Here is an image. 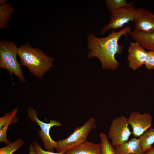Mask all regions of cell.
<instances>
[{
    "label": "cell",
    "instance_id": "cell-1",
    "mask_svg": "<svg viewBox=\"0 0 154 154\" xmlns=\"http://www.w3.org/2000/svg\"><path fill=\"white\" fill-rule=\"evenodd\" d=\"M131 31V27L127 26L117 31L113 30L104 37H98L93 33L88 35L87 47L90 51L88 54V58H98L103 69H117L119 64L116 59L115 55L121 54L123 49V46L118 43V40L121 36H126Z\"/></svg>",
    "mask_w": 154,
    "mask_h": 154
},
{
    "label": "cell",
    "instance_id": "cell-2",
    "mask_svg": "<svg viewBox=\"0 0 154 154\" xmlns=\"http://www.w3.org/2000/svg\"><path fill=\"white\" fill-rule=\"evenodd\" d=\"M18 55L20 64L27 67L31 74L38 78H42L53 66V58L41 49L32 47L27 42L19 48Z\"/></svg>",
    "mask_w": 154,
    "mask_h": 154
},
{
    "label": "cell",
    "instance_id": "cell-3",
    "mask_svg": "<svg viewBox=\"0 0 154 154\" xmlns=\"http://www.w3.org/2000/svg\"><path fill=\"white\" fill-rule=\"evenodd\" d=\"M18 49L14 42L0 41V68L7 70L11 76L15 75L21 82L26 83L20 66L21 64L17 60Z\"/></svg>",
    "mask_w": 154,
    "mask_h": 154
},
{
    "label": "cell",
    "instance_id": "cell-4",
    "mask_svg": "<svg viewBox=\"0 0 154 154\" xmlns=\"http://www.w3.org/2000/svg\"><path fill=\"white\" fill-rule=\"evenodd\" d=\"M97 127L95 118H89L82 126L75 129L67 138L58 141L56 151L65 153L83 143L87 141L90 132Z\"/></svg>",
    "mask_w": 154,
    "mask_h": 154
},
{
    "label": "cell",
    "instance_id": "cell-5",
    "mask_svg": "<svg viewBox=\"0 0 154 154\" xmlns=\"http://www.w3.org/2000/svg\"><path fill=\"white\" fill-rule=\"evenodd\" d=\"M28 116L30 120L37 124L40 127L41 130H38V135L43 142L44 147L47 151L54 152V149L57 148V141L53 140L50 137V131L54 126H61L62 123L54 120H50L48 123H45L39 119L36 112L32 108L28 107Z\"/></svg>",
    "mask_w": 154,
    "mask_h": 154
},
{
    "label": "cell",
    "instance_id": "cell-6",
    "mask_svg": "<svg viewBox=\"0 0 154 154\" xmlns=\"http://www.w3.org/2000/svg\"><path fill=\"white\" fill-rule=\"evenodd\" d=\"M127 118L121 116L113 119L109 127L108 137L116 148L128 141L131 132L129 127Z\"/></svg>",
    "mask_w": 154,
    "mask_h": 154
},
{
    "label": "cell",
    "instance_id": "cell-7",
    "mask_svg": "<svg viewBox=\"0 0 154 154\" xmlns=\"http://www.w3.org/2000/svg\"><path fill=\"white\" fill-rule=\"evenodd\" d=\"M132 4L114 10L111 13L110 20L101 30L103 35L108 30L112 29L115 31L122 27L125 24L133 22L137 9Z\"/></svg>",
    "mask_w": 154,
    "mask_h": 154
},
{
    "label": "cell",
    "instance_id": "cell-8",
    "mask_svg": "<svg viewBox=\"0 0 154 154\" xmlns=\"http://www.w3.org/2000/svg\"><path fill=\"white\" fill-rule=\"evenodd\" d=\"M152 117L149 114H141L137 112L131 113L128 122L132 129V133L135 137H140L151 125Z\"/></svg>",
    "mask_w": 154,
    "mask_h": 154
},
{
    "label": "cell",
    "instance_id": "cell-9",
    "mask_svg": "<svg viewBox=\"0 0 154 154\" xmlns=\"http://www.w3.org/2000/svg\"><path fill=\"white\" fill-rule=\"evenodd\" d=\"M133 22L135 30L147 33L154 32V15L148 10L137 9Z\"/></svg>",
    "mask_w": 154,
    "mask_h": 154
},
{
    "label": "cell",
    "instance_id": "cell-10",
    "mask_svg": "<svg viewBox=\"0 0 154 154\" xmlns=\"http://www.w3.org/2000/svg\"><path fill=\"white\" fill-rule=\"evenodd\" d=\"M127 51V59L130 68L135 70L145 64L148 52L138 42H131Z\"/></svg>",
    "mask_w": 154,
    "mask_h": 154
},
{
    "label": "cell",
    "instance_id": "cell-11",
    "mask_svg": "<svg viewBox=\"0 0 154 154\" xmlns=\"http://www.w3.org/2000/svg\"><path fill=\"white\" fill-rule=\"evenodd\" d=\"M65 154H102L101 144L87 140L66 152Z\"/></svg>",
    "mask_w": 154,
    "mask_h": 154
},
{
    "label": "cell",
    "instance_id": "cell-12",
    "mask_svg": "<svg viewBox=\"0 0 154 154\" xmlns=\"http://www.w3.org/2000/svg\"><path fill=\"white\" fill-rule=\"evenodd\" d=\"M117 154H143L139 138L134 137L115 148Z\"/></svg>",
    "mask_w": 154,
    "mask_h": 154
},
{
    "label": "cell",
    "instance_id": "cell-13",
    "mask_svg": "<svg viewBox=\"0 0 154 154\" xmlns=\"http://www.w3.org/2000/svg\"><path fill=\"white\" fill-rule=\"evenodd\" d=\"M129 35L144 48L154 50V32L147 33L134 30Z\"/></svg>",
    "mask_w": 154,
    "mask_h": 154
},
{
    "label": "cell",
    "instance_id": "cell-14",
    "mask_svg": "<svg viewBox=\"0 0 154 154\" xmlns=\"http://www.w3.org/2000/svg\"><path fill=\"white\" fill-rule=\"evenodd\" d=\"M6 0H0V29H6L15 10Z\"/></svg>",
    "mask_w": 154,
    "mask_h": 154
},
{
    "label": "cell",
    "instance_id": "cell-15",
    "mask_svg": "<svg viewBox=\"0 0 154 154\" xmlns=\"http://www.w3.org/2000/svg\"><path fill=\"white\" fill-rule=\"evenodd\" d=\"M140 143L143 152L152 147L154 143V128H150L139 138Z\"/></svg>",
    "mask_w": 154,
    "mask_h": 154
},
{
    "label": "cell",
    "instance_id": "cell-16",
    "mask_svg": "<svg viewBox=\"0 0 154 154\" xmlns=\"http://www.w3.org/2000/svg\"><path fill=\"white\" fill-rule=\"evenodd\" d=\"M99 136L101 140L102 154H117L115 149L109 142L106 135L101 132Z\"/></svg>",
    "mask_w": 154,
    "mask_h": 154
},
{
    "label": "cell",
    "instance_id": "cell-17",
    "mask_svg": "<svg viewBox=\"0 0 154 154\" xmlns=\"http://www.w3.org/2000/svg\"><path fill=\"white\" fill-rule=\"evenodd\" d=\"M105 2L107 9L110 13L134 3L133 2L127 3L126 0H106Z\"/></svg>",
    "mask_w": 154,
    "mask_h": 154
},
{
    "label": "cell",
    "instance_id": "cell-18",
    "mask_svg": "<svg viewBox=\"0 0 154 154\" xmlns=\"http://www.w3.org/2000/svg\"><path fill=\"white\" fill-rule=\"evenodd\" d=\"M24 141L19 139L7 146L0 149V154H12L15 151L22 147Z\"/></svg>",
    "mask_w": 154,
    "mask_h": 154
},
{
    "label": "cell",
    "instance_id": "cell-19",
    "mask_svg": "<svg viewBox=\"0 0 154 154\" xmlns=\"http://www.w3.org/2000/svg\"><path fill=\"white\" fill-rule=\"evenodd\" d=\"M19 118L15 117L13 119L6 123L0 129V142H4L7 144L11 143L8 140L7 137V132L9 126L11 124L18 121Z\"/></svg>",
    "mask_w": 154,
    "mask_h": 154
},
{
    "label": "cell",
    "instance_id": "cell-20",
    "mask_svg": "<svg viewBox=\"0 0 154 154\" xmlns=\"http://www.w3.org/2000/svg\"><path fill=\"white\" fill-rule=\"evenodd\" d=\"M18 109L14 108L12 111L5 113L3 116L0 118V129L6 123L15 117L18 112Z\"/></svg>",
    "mask_w": 154,
    "mask_h": 154
},
{
    "label": "cell",
    "instance_id": "cell-21",
    "mask_svg": "<svg viewBox=\"0 0 154 154\" xmlns=\"http://www.w3.org/2000/svg\"><path fill=\"white\" fill-rule=\"evenodd\" d=\"M145 67L148 70L154 69V50H150L145 63Z\"/></svg>",
    "mask_w": 154,
    "mask_h": 154
},
{
    "label": "cell",
    "instance_id": "cell-22",
    "mask_svg": "<svg viewBox=\"0 0 154 154\" xmlns=\"http://www.w3.org/2000/svg\"><path fill=\"white\" fill-rule=\"evenodd\" d=\"M33 144L37 154H65V153L63 152L54 153L48 151H45L42 149L39 144L37 142H35Z\"/></svg>",
    "mask_w": 154,
    "mask_h": 154
},
{
    "label": "cell",
    "instance_id": "cell-23",
    "mask_svg": "<svg viewBox=\"0 0 154 154\" xmlns=\"http://www.w3.org/2000/svg\"><path fill=\"white\" fill-rule=\"evenodd\" d=\"M29 154H37L33 144L29 146Z\"/></svg>",
    "mask_w": 154,
    "mask_h": 154
},
{
    "label": "cell",
    "instance_id": "cell-24",
    "mask_svg": "<svg viewBox=\"0 0 154 154\" xmlns=\"http://www.w3.org/2000/svg\"><path fill=\"white\" fill-rule=\"evenodd\" d=\"M143 154H154V146L143 152Z\"/></svg>",
    "mask_w": 154,
    "mask_h": 154
}]
</instances>
